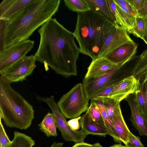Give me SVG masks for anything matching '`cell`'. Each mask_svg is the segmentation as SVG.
Returning a JSON list of instances; mask_svg holds the SVG:
<instances>
[{
	"label": "cell",
	"mask_w": 147,
	"mask_h": 147,
	"mask_svg": "<svg viewBox=\"0 0 147 147\" xmlns=\"http://www.w3.org/2000/svg\"><path fill=\"white\" fill-rule=\"evenodd\" d=\"M112 121L120 140L126 145L130 131L124 120L121 108L115 112Z\"/></svg>",
	"instance_id": "cell-18"
},
{
	"label": "cell",
	"mask_w": 147,
	"mask_h": 147,
	"mask_svg": "<svg viewBox=\"0 0 147 147\" xmlns=\"http://www.w3.org/2000/svg\"><path fill=\"white\" fill-rule=\"evenodd\" d=\"M63 143L54 142L50 147H62Z\"/></svg>",
	"instance_id": "cell-38"
},
{
	"label": "cell",
	"mask_w": 147,
	"mask_h": 147,
	"mask_svg": "<svg viewBox=\"0 0 147 147\" xmlns=\"http://www.w3.org/2000/svg\"><path fill=\"white\" fill-rule=\"evenodd\" d=\"M65 5L74 12H83L90 10L84 0H64Z\"/></svg>",
	"instance_id": "cell-24"
},
{
	"label": "cell",
	"mask_w": 147,
	"mask_h": 147,
	"mask_svg": "<svg viewBox=\"0 0 147 147\" xmlns=\"http://www.w3.org/2000/svg\"><path fill=\"white\" fill-rule=\"evenodd\" d=\"M37 99L45 102L49 107L53 115L56 127L60 131L62 137L65 141L73 142L75 144L84 142L87 135L81 130L75 131L70 127L58 108L53 96L47 98L37 96Z\"/></svg>",
	"instance_id": "cell-6"
},
{
	"label": "cell",
	"mask_w": 147,
	"mask_h": 147,
	"mask_svg": "<svg viewBox=\"0 0 147 147\" xmlns=\"http://www.w3.org/2000/svg\"><path fill=\"white\" fill-rule=\"evenodd\" d=\"M38 126L40 130L48 137L58 136L55 120L52 113L49 112Z\"/></svg>",
	"instance_id": "cell-22"
},
{
	"label": "cell",
	"mask_w": 147,
	"mask_h": 147,
	"mask_svg": "<svg viewBox=\"0 0 147 147\" xmlns=\"http://www.w3.org/2000/svg\"><path fill=\"white\" fill-rule=\"evenodd\" d=\"M86 112L94 121L105 127L104 121L98 107L95 103L90 101V105Z\"/></svg>",
	"instance_id": "cell-27"
},
{
	"label": "cell",
	"mask_w": 147,
	"mask_h": 147,
	"mask_svg": "<svg viewBox=\"0 0 147 147\" xmlns=\"http://www.w3.org/2000/svg\"><path fill=\"white\" fill-rule=\"evenodd\" d=\"M38 32L40 42L34 55L36 61L57 74L65 77L77 75L76 62L80 53L73 33L51 18L42 25Z\"/></svg>",
	"instance_id": "cell-1"
},
{
	"label": "cell",
	"mask_w": 147,
	"mask_h": 147,
	"mask_svg": "<svg viewBox=\"0 0 147 147\" xmlns=\"http://www.w3.org/2000/svg\"><path fill=\"white\" fill-rule=\"evenodd\" d=\"M110 147H127L125 145H122L121 144H114Z\"/></svg>",
	"instance_id": "cell-39"
},
{
	"label": "cell",
	"mask_w": 147,
	"mask_h": 147,
	"mask_svg": "<svg viewBox=\"0 0 147 147\" xmlns=\"http://www.w3.org/2000/svg\"><path fill=\"white\" fill-rule=\"evenodd\" d=\"M125 99L130 107L131 113L129 119L132 125L138 131L140 136H147V119L139 111L134 94H130Z\"/></svg>",
	"instance_id": "cell-14"
},
{
	"label": "cell",
	"mask_w": 147,
	"mask_h": 147,
	"mask_svg": "<svg viewBox=\"0 0 147 147\" xmlns=\"http://www.w3.org/2000/svg\"><path fill=\"white\" fill-rule=\"evenodd\" d=\"M127 147H144L138 136L129 132L127 142L125 145Z\"/></svg>",
	"instance_id": "cell-29"
},
{
	"label": "cell",
	"mask_w": 147,
	"mask_h": 147,
	"mask_svg": "<svg viewBox=\"0 0 147 147\" xmlns=\"http://www.w3.org/2000/svg\"><path fill=\"white\" fill-rule=\"evenodd\" d=\"M11 143H9V144H7L5 147H10L11 145Z\"/></svg>",
	"instance_id": "cell-42"
},
{
	"label": "cell",
	"mask_w": 147,
	"mask_h": 147,
	"mask_svg": "<svg viewBox=\"0 0 147 147\" xmlns=\"http://www.w3.org/2000/svg\"><path fill=\"white\" fill-rule=\"evenodd\" d=\"M57 105L66 118H77L87 111L89 107V100L85 96L82 84H77L63 95Z\"/></svg>",
	"instance_id": "cell-5"
},
{
	"label": "cell",
	"mask_w": 147,
	"mask_h": 147,
	"mask_svg": "<svg viewBox=\"0 0 147 147\" xmlns=\"http://www.w3.org/2000/svg\"><path fill=\"white\" fill-rule=\"evenodd\" d=\"M116 9L122 19L128 33L136 26L137 11L127 0H114Z\"/></svg>",
	"instance_id": "cell-12"
},
{
	"label": "cell",
	"mask_w": 147,
	"mask_h": 147,
	"mask_svg": "<svg viewBox=\"0 0 147 147\" xmlns=\"http://www.w3.org/2000/svg\"><path fill=\"white\" fill-rule=\"evenodd\" d=\"M125 64L121 63L117 65L111 69L97 76L84 78L82 84L87 99L89 100L104 88L121 80L122 79L116 78V76Z\"/></svg>",
	"instance_id": "cell-7"
},
{
	"label": "cell",
	"mask_w": 147,
	"mask_h": 147,
	"mask_svg": "<svg viewBox=\"0 0 147 147\" xmlns=\"http://www.w3.org/2000/svg\"><path fill=\"white\" fill-rule=\"evenodd\" d=\"M80 123L81 130L87 135L92 134L105 137L108 135L105 127L94 121L87 112L81 117Z\"/></svg>",
	"instance_id": "cell-17"
},
{
	"label": "cell",
	"mask_w": 147,
	"mask_h": 147,
	"mask_svg": "<svg viewBox=\"0 0 147 147\" xmlns=\"http://www.w3.org/2000/svg\"><path fill=\"white\" fill-rule=\"evenodd\" d=\"M129 1L137 11L142 7L144 0H129Z\"/></svg>",
	"instance_id": "cell-34"
},
{
	"label": "cell",
	"mask_w": 147,
	"mask_h": 147,
	"mask_svg": "<svg viewBox=\"0 0 147 147\" xmlns=\"http://www.w3.org/2000/svg\"><path fill=\"white\" fill-rule=\"evenodd\" d=\"M36 61L34 55L26 56L1 74L0 76L10 84L22 82L33 72L36 67Z\"/></svg>",
	"instance_id": "cell-9"
},
{
	"label": "cell",
	"mask_w": 147,
	"mask_h": 147,
	"mask_svg": "<svg viewBox=\"0 0 147 147\" xmlns=\"http://www.w3.org/2000/svg\"><path fill=\"white\" fill-rule=\"evenodd\" d=\"M134 42L127 31L117 24L110 34L105 39L97 58L106 57L121 46Z\"/></svg>",
	"instance_id": "cell-10"
},
{
	"label": "cell",
	"mask_w": 147,
	"mask_h": 147,
	"mask_svg": "<svg viewBox=\"0 0 147 147\" xmlns=\"http://www.w3.org/2000/svg\"><path fill=\"white\" fill-rule=\"evenodd\" d=\"M147 59V49L144 51L140 55L138 60H143Z\"/></svg>",
	"instance_id": "cell-36"
},
{
	"label": "cell",
	"mask_w": 147,
	"mask_h": 147,
	"mask_svg": "<svg viewBox=\"0 0 147 147\" xmlns=\"http://www.w3.org/2000/svg\"><path fill=\"white\" fill-rule=\"evenodd\" d=\"M93 147H103L100 143L97 142L93 144Z\"/></svg>",
	"instance_id": "cell-40"
},
{
	"label": "cell",
	"mask_w": 147,
	"mask_h": 147,
	"mask_svg": "<svg viewBox=\"0 0 147 147\" xmlns=\"http://www.w3.org/2000/svg\"><path fill=\"white\" fill-rule=\"evenodd\" d=\"M90 10L107 18L110 21L115 22L110 11L107 0H84Z\"/></svg>",
	"instance_id": "cell-19"
},
{
	"label": "cell",
	"mask_w": 147,
	"mask_h": 147,
	"mask_svg": "<svg viewBox=\"0 0 147 147\" xmlns=\"http://www.w3.org/2000/svg\"><path fill=\"white\" fill-rule=\"evenodd\" d=\"M106 112L111 121L115 112L120 108V102L114 99L107 97L102 99Z\"/></svg>",
	"instance_id": "cell-25"
},
{
	"label": "cell",
	"mask_w": 147,
	"mask_h": 147,
	"mask_svg": "<svg viewBox=\"0 0 147 147\" xmlns=\"http://www.w3.org/2000/svg\"><path fill=\"white\" fill-rule=\"evenodd\" d=\"M116 65L105 57L97 58L92 60L87 68L84 78L98 76L111 69Z\"/></svg>",
	"instance_id": "cell-16"
},
{
	"label": "cell",
	"mask_w": 147,
	"mask_h": 147,
	"mask_svg": "<svg viewBox=\"0 0 147 147\" xmlns=\"http://www.w3.org/2000/svg\"><path fill=\"white\" fill-rule=\"evenodd\" d=\"M117 83L104 88L95 95L91 99H102L108 97Z\"/></svg>",
	"instance_id": "cell-30"
},
{
	"label": "cell",
	"mask_w": 147,
	"mask_h": 147,
	"mask_svg": "<svg viewBox=\"0 0 147 147\" xmlns=\"http://www.w3.org/2000/svg\"><path fill=\"white\" fill-rule=\"evenodd\" d=\"M145 16L146 19V28L145 33L143 40L145 43L147 45V15Z\"/></svg>",
	"instance_id": "cell-37"
},
{
	"label": "cell",
	"mask_w": 147,
	"mask_h": 147,
	"mask_svg": "<svg viewBox=\"0 0 147 147\" xmlns=\"http://www.w3.org/2000/svg\"><path fill=\"white\" fill-rule=\"evenodd\" d=\"M140 82V80L132 75L123 78L117 83L108 97L120 102L130 94L135 93Z\"/></svg>",
	"instance_id": "cell-11"
},
{
	"label": "cell",
	"mask_w": 147,
	"mask_h": 147,
	"mask_svg": "<svg viewBox=\"0 0 147 147\" xmlns=\"http://www.w3.org/2000/svg\"><path fill=\"white\" fill-rule=\"evenodd\" d=\"M34 42L30 39L23 41L0 51V74L13 64L26 56L34 47Z\"/></svg>",
	"instance_id": "cell-8"
},
{
	"label": "cell",
	"mask_w": 147,
	"mask_h": 147,
	"mask_svg": "<svg viewBox=\"0 0 147 147\" xmlns=\"http://www.w3.org/2000/svg\"><path fill=\"white\" fill-rule=\"evenodd\" d=\"M136 26L130 32L136 37L143 40L146 28V19L145 16L138 15L136 17Z\"/></svg>",
	"instance_id": "cell-26"
},
{
	"label": "cell",
	"mask_w": 147,
	"mask_h": 147,
	"mask_svg": "<svg viewBox=\"0 0 147 147\" xmlns=\"http://www.w3.org/2000/svg\"><path fill=\"white\" fill-rule=\"evenodd\" d=\"M77 13L73 33L80 53L94 60L98 58L105 39L117 24L91 10Z\"/></svg>",
	"instance_id": "cell-3"
},
{
	"label": "cell",
	"mask_w": 147,
	"mask_h": 147,
	"mask_svg": "<svg viewBox=\"0 0 147 147\" xmlns=\"http://www.w3.org/2000/svg\"><path fill=\"white\" fill-rule=\"evenodd\" d=\"M72 147H93V144L85 142L75 144Z\"/></svg>",
	"instance_id": "cell-35"
},
{
	"label": "cell",
	"mask_w": 147,
	"mask_h": 147,
	"mask_svg": "<svg viewBox=\"0 0 147 147\" xmlns=\"http://www.w3.org/2000/svg\"><path fill=\"white\" fill-rule=\"evenodd\" d=\"M81 117L72 119L67 121V123L70 127L74 130L77 131L79 130L80 127L79 120Z\"/></svg>",
	"instance_id": "cell-32"
},
{
	"label": "cell",
	"mask_w": 147,
	"mask_h": 147,
	"mask_svg": "<svg viewBox=\"0 0 147 147\" xmlns=\"http://www.w3.org/2000/svg\"><path fill=\"white\" fill-rule=\"evenodd\" d=\"M147 80V74L145 76L144 79L142 80Z\"/></svg>",
	"instance_id": "cell-43"
},
{
	"label": "cell",
	"mask_w": 147,
	"mask_h": 147,
	"mask_svg": "<svg viewBox=\"0 0 147 147\" xmlns=\"http://www.w3.org/2000/svg\"><path fill=\"white\" fill-rule=\"evenodd\" d=\"M0 118V147H5L7 144L11 143L8 137L1 122Z\"/></svg>",
	"instance_id": "cell-31"
},
{
	"label": "cell",
	"mask_w": 147,
	"mask_h": 147,
	"mask_svg": "<svg viewBox=\"0 0 147 147\" xmlns=\"http://www.w3.org/2000/svg\"><path fill=\"white\" fill-rule=\"evenodd\" d=\"M90 100L95 103L98 107L103 117L108 135L112 136L115 142L121 144V142L113 126L112 121L106 112L102 99H91Z\"/></svg>",
	"instance_id": "cell-20"
},
{
	"label": "cell",
	"mask_w": 147,
	"mask_h": 147,
	"mask_svg": "<svg viewBox=\"0 0 147 147\" xmlns=\"http://www.w3.org/2000/svg\"><path fill=\"white\" fill-rule=\"evenodd\" d=\"M10 147H32L35 141L31 137L22 133L15 131Z\"/></svg>",
	"instance_id": "cell-23"
},
{
	"label": "cell",
	"mask_w": 147,
	"mask_h": 147,
	"mask_svg": "<svg viewBox=\"0 0 147 147\" xmlns=\"http://www.w3.org/2000/svg\"><path fill=\"white\" fill-rule=\"evenodd\" d=\"M0 118L8 127L26 129L34 118L32 106L0 76Z\"/></svg>",
	"instance_id": "cell-4"
},
{
	"label": "cell",
	"mask_w": 147,
	"mask_h": 147,
	"mask_svg": "<svg viewBox=\"0 0 147 147\" xmlns=\"http://www.w3.org/2000/svg\"><path fill=\"white\" fill-rule=\"evenodd\" d=\"M107 1L110 9L114 18L115 22L126 30L125 25L116 9L114 0H107Z\"/></svg>",
	"instance_id": "cell-28"
},
{
	"label": "cell",
	"mask_w": 147,
	"mask_h": 147,
	"mask_svg": "<svg viewBox=\"0 0 147 147\" xmlns=\"http://www.w3.org/2000/svg\"><path fill=\"white\" fill-rule=\"evenodd\" d=\"M33 0H3L0 4V19L8 20Z\"/></svg>",
	"instance_id": "cell-15"
},
{
	"label": "cell",
	"mask_w": 147,
	"mask_h": 147,
	"mask_svg": "<svg viewBox=\"0 0 147 147\" xmlns=\"http://www.w3.org/2000/svg\"><path fill=\"white\" fill-rule=\"evenodd\" d=\"M145 83V86L146 88V91L147 95V80H143Z\"/></svg>",
	"instance_id": "cell-41"
},
{
	"label": "cell",
	"mask_w": 147,
	"mask_h": 147,
	"mask_svg": "<svg viewBox=\"0 0 147 147\" xmlns=\"http://www.w3.org/2000/svg\"><path fill=\"white\" fill-rule=\"evenodd\" d=\"M138 45L135 42L126 44L118 47L105 58L115 65L125 64L134 57Z\"/></svg>",
	"instance_id": "cell-13"
},
{
	"label": "cell",
	"mask_w": 147,
	"mask_h": 147,
	"mask_svg": "<svg viewBox=\"0 0 147 147\" xmlns=\"http://www.w3.org/2000/svg\"><path fill=\"white\" fill-rule=\"evenodd\" d=\"M60 0H33L8 20L0 19V51L28 40L34 32L55 15Z\"/></svg>",
	"instance_id": "cell-2"
},
{
	"label": "cell",
	"mask_w": 147,
	"mask_h": 147,
	"mask_svg": "<svg viewBox=\"0 0 147 147\" xmlns=\"http://www.w3.org/2000/svg\"><path fill=\"white\" fill-rule=\"evenodd\" d=\"M140 81L139 87L134 94L139 111L147 119V95L144 82Z\"/></svg>",
	"instance_id": "cell-21"
},
{
	"label": "cell",
	"mask_w": 147,
	"mask_h": 147,
	"mask_svg": "<svg viewBox=\"0 0 147 147\" xmlns=\"http://www.w3.org/2000/svg\"><path fill=\"white\" fill-rule=\"evenodd\" d=\"M138 15L144 16L147 15V0H144L141 8L137 11Z\"/></svg>",
	"instance_id": "cell-33"
}]
</instances>
